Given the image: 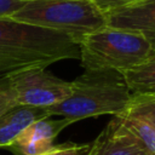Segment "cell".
Masks as SVG:
<instances>
[{
	"label": "cell",
	"mask_w": 155,
	"mask_h": 155,
	"mask_svg": "<svg viewBox=\"0 0 155 155\" xmlns=\"http://www.w3.org/2000/svg\"><path fill=\"white\" fill-rule=\"evenodd\" d=\"M78 58L79 44L68 35L0 17V76Z\"/></svg>",
	"instance_id": "1"
},
{
	"label": "cell",
	"mask_w": 155,
	"mask_h": 155,
	"mask_svg": "<svg viewBox=\"0 0 155 155\" xmlns=\"http://www.w3.org/2000/svg\"><path fill=\"white\" fill-rule=\"evenodd\" d=\"M132 101L125 75L111 69L85 70L71 81V92L62 102L45 108L50 116L68 119L71 124L101 115L119 116Z\"/></svg>",
	"instance_id": "2"
},
{
	"label": "cell",
	"mask_w": 155,
	"mask_h": 155,
	"mask_svg": "<svg viewBox=\"0 0 155 155\" xmlns=\"http://www.w3.org/2000/svg\"><path fill=\"white\" fill-rule=\"evenodd\" d=\"M10 18L63 33L78 44L107 25L93 0H27Z\"/></svg>",
	"instance_id": "3"
},
{
	"label": "cell",
	"mask_w": 155,
	"mask_h": 155,
	"mask_svg": "<svg viewBox=\"0 0 155 155\" xmlns=\"http://www.w3.org/2000/svg\"><path fill=\"white\" fill-rule=\"evenodd\" d=\"M79 50L85 70L111 69L125 73L149 61L154 48L136 31L105 25L86 35L79 42Z\"/></svg>",
	"instance_id": "4"
},
{
	"label": "cell",
	"mask_w": 155,
	"mask_h": 155,
	"mask_svg": "<svg viewBox=\"0 0 155 155\" xmlns=\"http://www.w3.org/2000/svg\"><path fill=\"white\" fill-rule=\"evenodd\" d=\"M17 104L47 108L65 99L71 92V81L57 78L46 68H35L5 75Z\"/></svg>",
	"instance_id": "5"
},
{
	"label": "cell",
	"mask_w": 155,
	"mask_h": 155,
	"mask_svg": "<svg viewBox=\"0 0 155 155\" xmlns=\"http://www.w3.org/2000/svg\"><path fill=\"white\" fill-rule=\"evenodd\" d=\"M68 119H40L29 125L7 148L13 155H44L52 149L57 136L70 125Z\"/></svg>",
	"instance_id": "6"
},
{
	"label": "cell",
	"mask_w": 155,
	"mask_h": 155,
	"mask_svg": "<svg viewBox=\"0 0 155 155\" xmlns=\"http://www.w3.org/2000/svg\"><path fill=\"white\" fill-rule=\"evenodd\" d=\"M107 25L131 30L144 36L155 48V0H143L105 13Z\"/></svg>",
	"instance_id": "7"
},
{
	"label": "cell",
	"mask_w": 155,
	"mask_h": 155,
	"mask_svg": "<svg viewBox=\"0 0 155 155\" xmlns=\"http://www.w3.org/2000/svg\"><path fill=\"white\" fill-rule=\"evenodd\" d=\"M85 155H148L117 116L108 122Z\"/></svg>",
	"instance_id": "8"
},
{
	"label": "cell",
	"mask_w": 155,
	"mask_h": 155,
	"mask_svg": "<svg viewBox=\"0 0 155 155\" xmlns=\"http://www.w3.org/2000/svg\"><path fill=\"white\" fill-rule=\"evenodd\" d=\"M45 108L17 104L0 115V148L8 147L29 125L48 117Z\"/></svg>",
	"instance_id": "9"
},
{
	"label": "cell",
	"mask_w": 155,
	"mask_h": 155,
	"mask_svg": "<svg viewBox=\"0 0 155 155\" xmlns=\"http://www.w3.org/2000/svg\"><path fill=\"white\" fill-rule=\"evenodd\" d=\"M124 75L132 94L155 97V58L125 71Z\"/></svg>",
	"instance_id": "10"
},
{
	"label": "cell",
	"mask_w": 155,
	"mask_h": 155,
	"mask_svg": "<svg viewBox=\"0 0 155 155\" xmlns=\"http://www.w3.org/2000/svg\"><path fill=\"white\" fill-rule=\"evenodd\" d=\"M117 117L139 142L148 155H155V126L144 119L128 114H121Z\"/></svg>",
	"instance_id": "11"
},
{
	"label": "cell",
	"mask_w": 155,
	"mask_h": 155,
	"mask_svg": "<svg viewBox=\"0 0 155 155\" xmlns=\"http://www.w3.org/2000/svg\"><path fill=\"white\" fill-rule=\"evenodd\" d=\"M122 114H128L132 116L144 119L155 126V104L145 96L132 94L131 104L128 109Z\"/></svg>",
	"instance_id": "12"
},
{
	"label": "cell",
	"mask_w": 155,
	"mask_h": 155,
	"mask_svg": "<svg viewBox=\"0 0 155 155\" xmlns=\"http://www.w3.org/2000/svg\"><path fill=\"white\" fill-rule=\"evenodd\" d=\"M90 148V144H75V143H63L53 145L44 155H85Z\"/></svg>",
	"instance_id": "13"
},
{
	"label": "cell",
	"mask_w": 155,
	"mask_h": 155,
	"mask_svg": "<svg viewBox=\"0 0 155 155\" xmlns=\"http://www.w3.org/2000/svg\"><path fill=\"white\" fill-rule=\"evenodd\" d=\"M17 105L12 88L6 79V76H0V115Z\"/></svg>",
	"instance_id": "14"
},
{
	"label": "cell",
	"mask_w": 155,
	"mask_h": 155,
	"mask_svg": "<svg viewBox=\"0 0 155 155\" xmlns=\"http://www.w3.org/2000/svg\"><path fill=\"white\" fill-rule=\"evenodd\" d=\"M140 1H143V0H93V2L104 13H107L111 10H116L120 7H126V6H130L133 4H138Z\"/></svg>",
	"instance_id": "15"
},
{
	"label": "cell",
	"mask_w": 155,
	"mask_h": 155,
	"mask_svg": "<svg viewBox=\"0 0 155 155\" xmlns=\"http://www.w3.org/2000/svg\"><path fill=\"white\" fill-rule=\"evenodd\" d=\"M27 0H0V17H10L18 11Z\"/></svg>",
	"instance_id": "16"
},
{
	"label": "cell",
	"mask_w": 155,
	"mask_h": 155,
	"mask_svg": "<svg viewBox=\"0 0 155 155\" xmlns=\"http://www.w3.org/2000/svg\"><path fill=\"white\" fill-rule=\"evenodd\" d=\"M145 97H148V98H149V99L155 104V97H154V96H145Z\"/></svg>",
	"instance_id": "17"
},
{
	"label": "cell",
	"mask_w": 155,
	"mask_h": 155,
	"mask_svg": "<svg viewBox=\"0 0 155 155\" xmlns=\"http://www.w3.org/2000/svg\"><path fill=\"white\" fill-rule=\"evenodd\" d=\"M153 58H155V48L153 50V53H151V57H150V59H153Z\"/></svg>",
	"instance_id": "18"
}]
</instances>
